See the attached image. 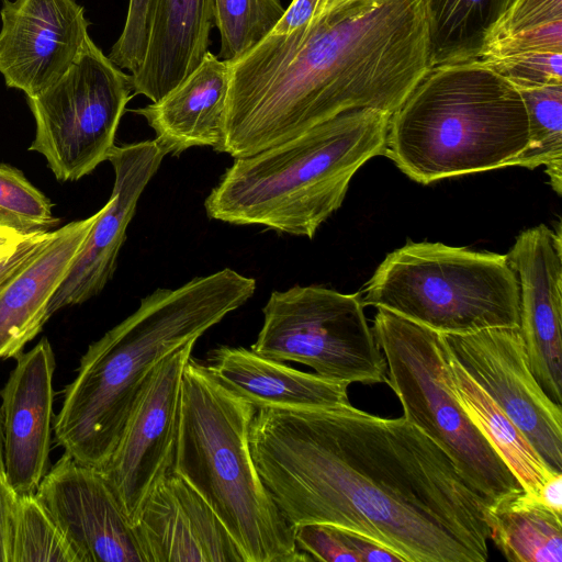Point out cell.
Instances as JSON below:
<instances>
[{
  "label": "cell",
  "instance_id": "41",
  "mask_svg": "<svg viewBox=\"0 0 562 562\" xmlns=\"http://www.w3.org/2000/svg\"><path fill=\"white\" fill-rule=\"evenodd\" d=\"M345 1H347V0H328L327 5H326L325 9L335 7V5L340 4V3L345 2Z\"/></svg>",
  "mask_w": 562,
  "mask_h": 562
},
{
  "label": "cell",
  "instance_id": "4",
  "mask_svg": "<svg viewBox=\"0 0 562 562\" xmlns=\"http://www.w3.org/2000/svg\"><path fill=\"white\" fill-rule=\"evenodd\" d=\"M390 115L374 109L347 111L236 158L204 201L207 216L312 239L341 206L360 167L383 155Z\"/></svg>",
  "mask_w": 562,
  "mask_h": 562
},
{
  "label": "cell",
  "instance_id": "23",
  "mask_svg": "<svg viewBox=\"0 0 562 562\" xmlns=\"http://www.w3.org/2000/svg\"><path fill=\"white\" fill-rule=\"evenodd\" d=\"M446 356L452 389L469 418L515 475L524 493L537 499L544 482L558 472L447 351Z\"/></svg>",
  "mask_w": 562,
  "mask_h": 562
},
{
  "label": "cell",
  "instance_id": "1",
  "mask_svg": "<svg viewBox=\"0 0 562 562\" xmlns=\"http://www.w3.org/2000/svg\"><path fill=\"white\" fill-rule=\"evenodd\" d=\"M256 469L294 528L329 524L367 536L404 562H485L490 506L448 454L404 417L349 402L258 408Z\"/></svg>",
  "mask_w": 562,
  "mask_h": 562
},
{
  "label": "cell",
  "instance_id": "11",
  "mask_svg": "<svg viewBox=\"0 0 562 562\" xmlns=\"http://www.w3.org/2000/svg\"><path fill=\"white\" fill-rule=\"evenodd\" d=\"M447 353L524 432L543 461L562 473V411L537 382L519 327L439 334Z\"/></svg>",
  "mask_w": 562,
  "mask_h": 562
},
{
  "label": "cell",
  "instance_id": "38",
  "mask_svg": "<svg viewBox=\"0 0 562 562\" xmlns=\"http://www.w3.org/2000/svg\"><path fill=\"white\" fill-rule=\"evenodd\" d=\"M536 501L562 516V473H554L544 482Z\"/></svg>",
  "mask_w": 562,
  "mask_h": 562
},
{
  "label": "cell",
  "instance_id": "6",
  "mask_svg": "<svg viewBox=\"0 0 562 562\" xmlns=\"http://www.w3.org/2000/svg\"><path fill=\"white\" fill-rule=\"evenodd\" d=\"M257 408L190 357L181 384L172 472L209 504L246 562H305L252 459L249 434Z\"/></svg>",
  "mask_w": 562,
  "mask_h": 562
},
{
  "label": "cell",
  "instance_id": "37",
  "mask_svg": "<svg viewBox=\"0 0 562 562\" xmlns=\"http://www.w3.org/2000/svg\"><path fill=\"white\" fill-rule=\"evenodd\" d=\"M49 232L27 235L13 250L0 257V283L18 270L43 244Z\"/></svg>",
  "mask_w": 562,
  "mask_h": 562
},
{
  "label": "cell",
  "instance_id": "10",
  "mask_svg": "<svg viewBox=\"0 0 562 562\" xmlns=\"http://www.w3.org/2000/svg\"><path fill=\"white\" fill-rule=\"evenodd\" d=\"M126 75L89 36L67 72L26 98L35 120L29 150L45 157L59 181H76L108 160L132 98Z\"/></svg>",
  "mask_w": 562,
  "mask_h": 562
},
{
  "label": "cell",
  "instance_id": "14",
  "mask_svg": "<svg viewBox=\"0 0 562 562\" xmlns=\"http://www.w3.org/2000/svg\"><path fill=\"white\" fill-rule=\"evenodd\" d=\"M34 494L80 562H143L133 526L100 469L64 452Z\"/></svg>",
  "mask_w": 562,
  "mask_h": 562
},
{
  "label": "cell",
  "instance_id": "30",
  "mask_svg": "<svg viewBox=\"0 0 562 562\" xmlns=\"http://www.w3.org/2000/svg\"><path fill=\"white\" fill-rule=\"evenodd\" d=\"M58 223L49 199L21 170L0 162V227L29 235L49 232Z\"/></svg>",
  "mask_w": 562,
  "mask_h": 562
},
{
  "label": "cell",
  "instance_id": "25",
  "mask_svg": "<svg viewBox=\"0 0 562 562\" xmlns=\"http://www.w3.org/2000/svg\"><path fill=\"white\" fill-rule=\"evenodd\" d=\"M561 517L524 492L490 505L491 539L513 562H561Z\"/></svg>",
  "mask_w": 562,
  "mask_h": 562
},
{
  "label": "cell",
  "instance_id": "39",
  "mask_svg": "<svg viewBox=\"0 0 562 562\" xmlns=\"http://www.w3.org/2000/svg\"><path fill=\"white\" fill-rule=\"evenodd\" d=\"M26 236L15 231L0 227V257L13 250Z\"/></svg>",
  "mask_w": 562,
  "mask_h": 562
},
{
  "label": "cell",
  "instance_id": "12",
  "mask_svg": "<svg viewBox=\"0 0 562 562\" xmlns=\"http://www.w3.org/2000/svg\"><path fill=\"white\" fill-rule=\"evenodd\" d=\"M195 342L156 364L113 452L100 469L132 526L153 490L172 471L182 374Z\"/></svg>",
  "mask_w": 562,
  "mask_h": 562
},
{
  "label": "cell",
  "instance_id": "21",
  "mask_svg": "<svg viewBox=\"0 0 562 562\" xmlns=\"http://www.w3.org/2000/svg\"><path fill=\"white\" fill-rule=\"evenodd\" d=\"M211 373L227 390L258 408H327L348 403L346 382L291 368L244 347L211 352Z\"/></svg>",
  "mask_w": 562,
  "mask_h": 562
},
{
  "label": "cell",
  "instance_id": "28",
  "mask_svg": "<svg viewBox=\"0 0 562 562\" xmlns=\"http://www.w3.org/2000/svg\"><path fill=\"white\" fill-rule=\"evenodd\" d=\"M80 562L64 532L35 494L18 495L10 562Z\"/></svg>",
  "mask_w": 562,
  "mask_h": 562
},
{
  "label": "cell",
  "instance_id": "8",
  "mask_svg": "<svg viewBox=\"0 0 562 562\" xmlns=\"http://www.w3.org/2000/svg\"><path fill=\"white\" fill-rule=\"evenodd\" d=\"M372 331L385 359V382L397 396L403 417L448 454L488 505L522 493L457 398L439 333L384 308H378Z\"/></svg>",
  "mask_w": 562,
  "mask_h": 562
},
{
  "label": "cell",
  "instance_id": "3",
  "mask_svg": "<svg viewBox=\"0 0 562 562\" xmlns=\"http://www.w3.org/2000/svg\"><path fill=\"white\" fill-rule=\"evenodd\" d=\"M256 280L224 268L177 289L159 288L91 344L54 418L57 446L76 461L101 469L156 364L244 305Z\"/></svg>",
  "mask_w": 562,
  "mask_h": 562
},
{
  "label": "cell",
  "instance_id": "31",
  "mask_svg": "<svg viewBox=\"0 0 562 562\" xmlns=\"http://www.w3.org/2000/svg\"><path fill=\"white\" fill-rule=\"evenodd\" d=\"M477 60L516 89L562 83V52H529Z\"/></svg>",
  "mask_w": 562,
  "mask_h": 562
},
{
  "label": "cell",
  "instance_id": "13",
  "mask_svg": "<svg viewBox=\"0 0 562 562\" xmlns=\"http://www.w3.org/2000/svg\"><path fill=\"white\" fill-rule=\"evenodd\" d=\"M0 18V74L26 98L58 81L89 37L76 0H3Z\"/></svg>",
  "mask_w": 562,
  "mask_h": 562
},
{
  "label": "cell",
  "instance_id": "5",
  "mask_svg": "<svg viewBox=\"0 0 562 562\" xmlns=\"http://www.w3.org/2000/svg\"><path fill=\"white\" fill-rule=\"evenodd\" d=\"M519 91L481 60L434 67L390 115L383 155L428 184L507 166L526 149Z\"/></svg>",
  "mask_w": 562,
  "mask_h": 562
},
{
  "label": "cell",
  "instance_id": "36",
  "mask_svg": "<svg viewBox=\"0 0 562 562\" xmlns=\"http://www.w3.org/2000/svg\"><path fill=\"white\" fill-rule=\"evenodd\" d=\"M18 495L0 473V562H10L12 524Z\"/></svg>",
  "mask_w": 562,
  "mask_h": 562
},
{
  "label": "cell",
  "instance_id": "26",
  "mask_svg": "<svg viewBox=\"0 0 562 562\" xmlns=\"http://www.w3.org/2000/svg\"><path fill=\"white\" fill-rule=\"evenodd\" d=\"M529 120V142L513 166L546 167L552 189L562 193V83L517 89Z\"/></svg>",
  "mask_w": 562,
  "mask_h": 562
},
{
  "label": "cell",
  "instance_id": "27",
  "mask_svg": "<svg viewBox=\"0 0 562 562\" xmlns=\"http://www.w3.org/2000/svg\"><path fill=\"white\" fill-rule=\"evenodd\" d=\"M561 46L562 0H515L494 29L484 52L516 54Z\"/></svg>",
  "mask_w": 562,
  "mask_h": 562
},
{
  "label": "cell",
  "instance_id": "35",
  "mask_svg": "<svg viewBox=\"0 0 562 562\" xmlns=\"http://www.w3.org/2000/svg\"><path fill=\"white\" fill-rule=\"evenodd\" d=\"M338 529L347 547L360 562H404L402 557L375 540L347 528L338 527Z\"/></svg>",
  "mask_w": 562,
  "mask_h": 562
},
{
  "label": "cell",
  "instance_id": "16",
  "mask_svg": "<svg viewBox=\"0 0 562 562\" xmlns=\"http://www.w3.org/2000/svg\"><path fill=\"white\" fill-rule=\"evenodd\" d=\"M165 156L155 139L113 146L108 157L114 170L112 194L53 295L47 318L98 295L112 279L138 200Z\"/></svg>",
  "mask_w": 562,
  "mask_h": 562
},
{
  "label": "cell",
  "instance_id": "22",
  "mask_svg": "<svg viewBox=\"0 0 562 562\" xmlns=\"http://www.w3.org/2000/svg\"><path fill=\"white\" fill-rule=\"evenodd\" d=\"M213 0H156L146 55L131 74L132 93L151 102L177 87L209 52Z\"/></svg>",
  "mask_w": 562,
  "mask_h": 562
},
{
  "label": "cell",
  "instance_id": "7",
  "mask_svg": "<svg viewBox=\"0 0 562 562\" xmlns=\"http://www.w3.org/2000/svg\"><path fill=\"white\" fill-rule=\"evenodd\" d=\"M384 308L439 334L519 325V291L506 255L408 241L390 252L362 292Z\"/></svg>",
  "mask_w": 562,
  "mask_h": 562
},
{
  "label": "cell",
  "instance_id": "29",
  "mask_svg": "<svg viewBox=\"0 0 562 562\" xmlns=\"http://www.w3.org/2000/svg\"><path fill=\"white\" fill-rule=\"evenodd\" d=\"M221 36L217 57L234 60L268 36L285 9L281 0H213Z\"/></svg>",
  "mask_w": 562,
  "mask_h": 562
},
{
  "label": "cell",
  "instance_id": "15",
  "mask_svg": "<svg viewBox=\"0 0 562 562\" xmlns=\"http://www.w3.org/2000/svg\"><path fill=\"white\" fill-rule=\"evenodd\" d=\"M561 224L522 231L507 260L519 291V330L531 371L552 402L562 404Z\"/></svg>",
  "mask_w": 562,
  "mask_h": 562
},
{
  "label": "cell",
  "instance_id": "9",
  "mask_svg": "<svg viewBox=\"0 0 562 562\" xmlns=\"http://www.w3.org/2000/svg\"><path fill=\"white\" fill-rule=\"evenodd\" d=\"M363 307L361 293L318 285L273 291L250 349L265 358L308 366L334 381L385 382V359Z\"/></svg>",
  "mask_w": 562,
  "mask_h": 562
},
{
  "label": "cell",
  "instance_id": "40",
  "mask_svg": "<svg viewBox=\"0 0 562 562\" xmlns=\"http://www.w3.org/2000/svg\"><path fill=\"white\" fill-rule=\"evenodd\" d=\"M0 473L5 475L4 459H3V436H2L1 413H0Z\"/></svg>",
  "mask_w": 562,
  "mask_h": 562
},
{
  "label": "cell",
  "instance_id": "20",
  "mask_svg": "<svg viewBox=\"0 0 562 562\" xmlns=\"http://www.w3.org/2000/svg\"><path fill=\"white\" fill-rule=\"evenodd\" d=\"M231 69L210 50L200 65L160 100L133 110L156 134L165 155L193 147L222 151Z\"/></svg>",
  "mask_w": 562,
  "mask_h": 562
},
{
  "label": "cell",
  "instance_id": "34",
  "mask_svg": "<svg viewBox=\"0 0 562 562\" xmlns=\"http://www.w3.org/2000/svg\"><path fill=\"white\" fill-rule=\"evenodd\" d=\"M328 0H292L271 33L288 34L310 24L326 8Z\"/></svg>",
  "mask_w": 562,
  "mask_h": 562
},
{
  "label": "cell",
  "instance_id": "2",
  "mask_svg": "<svg viewBox=\"0 0 562 562\" xmlns=\"http://www.w3.org/2000/svg\"><path fill=\"white\" fill-rule=\"evenodd\" d=\"M231 69L224 144L234 159L344 112L392 114L431 69L422 0H347L270 33Z\"/></svg>",
  "mask_w": 562,
  "mask_h": 562
},
{
  "label": "cell",
  "instance_id": "33",
  "mask_svg": "<svg viewBox=\"0 0 562 562\" xmlns=\"http://www.w3.org/2000/svg\"><path fill=\"white\" fill-rule=\"evenodd\" d=\"M293 530L297 548L312 561L360 562L347 547L337 526L311 522L295 526Z\"/></svg>",
  "mask_w": 562,
  "mask_h": 562
},
{
  "label": "cell",
  "instance_id": "19",
  "mask_svg": "<svg viewBox=\"0 0 562 562\" xmlns=\"http://www.w3.org/2000/svg\"><path fill=\"white\" fill-rule=\"evenodd\" d=\"M100 215L49 232L34 254L0 283V359L16 357L48 321V304Z\"/></svg>",
  "mask_w": 562,
  "mask_h": 562
},
{
  "label": "cell",
  "instance_id": "18",
  "mask_svg": "<svg viewBox=\"0 0 562 562\" xmlns=\"http://www.w3.org/2000/svg\"><path fill=\"white\" fill-rule=\"evenodd\" d=\"M133 529L143 562H246L209 504L172 471L153 490Z\"/></svg>",
  "mask_w": 562,
  "mask_h": 562
},
{
  "label": "cell",
  "instance_id": "32",
  "mask_svg": "<svg viewBox=\"0 0 562 562\" xmlns=\"http://www.w3.org/2000/svg\"><path fill=\"white\" fill-rule=\"evenodd\" d=\"M156 0H128L125 23L109 58L121 69L136 72L145 58Z\"/></svg>",
  "mask_w": 562,
  "mask_h": 562
},
{
  "label": "cell",
  "instance_id": "24",
  "mask_svg": "<svg viewBox=\"0 0 562 562\" xmlns=\"http://www.w3.org/2000/svg\"><path fill=\"white\" fill-rule=\"evenodd\" d=\"M515 0H422L430 67L477 60Z\"/></svg>",
  "mask_w": 562,
  "mask_h": 562
},
{
  "label": "cell",
  "instance_id": "17",
  "mask_svg": "<svg viewBox=\"0 0 562 562\" xmlns=\"http://www.w3.org/2000/svg\"><path fill=\"white\" fill-rule=\"evenodd\" d=\"M0 391L7 482L16 495L34 494L48 471L54 425L55 356L47 338L20 352Z\"/></svg>",
  "mask_w": 562,
  "mask_h": 562
}]
</instances>
